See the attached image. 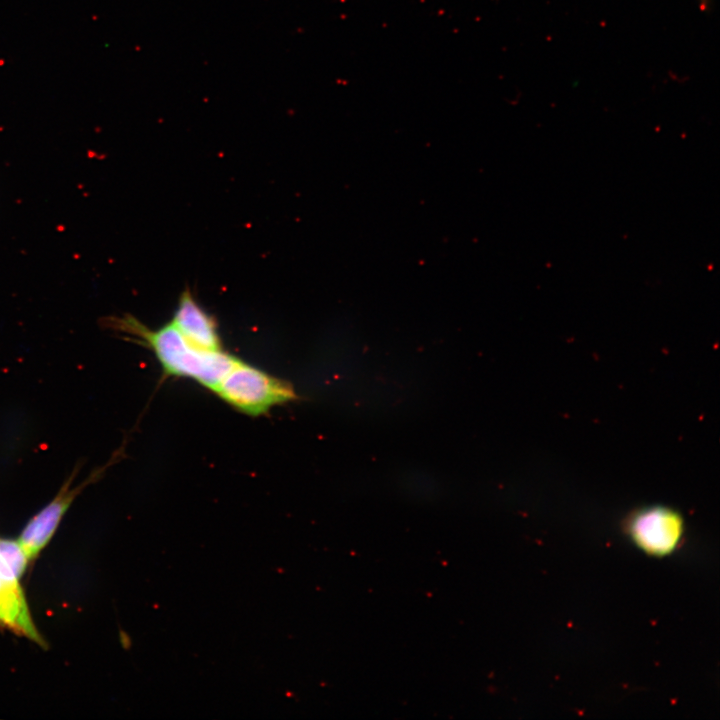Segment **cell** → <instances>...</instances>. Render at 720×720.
Returning <instances> with one entry per match:
<instances>
[{"instance_id":"cell-5","label":"cell","mask_w":720,"mask_h":720,"mask_svg":"<svg viewBox=\"0 0 720 720\" xmlns=\"http://www.w3.org/2000/svg\"><path fill=\"white\" fill-rule=\"evenodd\" d=\"M0 627L24 636L40 646H46L32 620L23 589L19 584V578L1 556Z\"/></svg>"},{"instance_id":"cell-3","label":"cell","mask_w":720,"mask_h":720,"mask_svg":"<svg viewBox=\"0 0 720 720\" xmlns=\"http://www.w3.org/2000/svg\"><path fill=\"white\" fill-rule=\"evenodd\" d=\"M102 472L103 469L94 471L81 484L72 486L77 474V470H74L56 496L29 520L18 539L29 561L35 559L48 544L74 499L86 486L96 481Z\"/></svg>"},{"instance_id":"cell-8","label":"cell","mask_w":720,"mask_h":720,"mask_svg":"<svg viewBox=\"0 0 720 720\" xmlns=\"http://www.w3.org/2000/svg\"><path fill=\"white\" fill-rule=\"evenodd\" d=\"M701 2H702V5H703V6H706L707 0H701Z\"/></svg>"},{"instance_id":"cell-6","label":"cell","mask_w":720,"mask_h":720,"mask_svg":"<svg viewBox=\"0 0 720 720\" xmlns=\"http://www.w3.org/2000/svg\"><path fill=\"white\" fill-rule=\"evenodd\" d=\"M171 323L193 346L205 350L222 349L215 321L201 308L189 290L181 294Z\"/></svg>"},{"instance_id":"cell-2","label":"cell","mask_w":720,"mask_h":720,"mask_svg":"<svg viewBox=\"0 0 720 720\" xmlns=\"http://www.w3.org/2000/svg\"><path fill=\"white\" fill-rule=\"evenodd\" d=\"M233 408L250 416L297 399L292 385L241 360L215 393Z\"/></svg>"},{"instance_id":"cell-7","label":"cell","mask_w":720,"mask_h":720,"mask_svg":"<svg viewBox=\"0 0 720 720\" xmlns=\"http://www.w3.org/2000/svg\"><path fill=\"white\" fill-rule=\"evenodd\" d=\"M0 556L20 579L26 570L29 559L18 540L0 539Z\"/></svg>"},{"instance_id":"cell-1","label":"cell","mask_w":720,"mask_h":720,"mask_svg":"<svg viewBox=\"0 0 720 720\" xmlns=\"http://www.w3.org/2000/svg\"><path fill=\"white\" fill-rule=\"evenodd\" d=\"M109 321L115 329L149 347L167 375L191 378L214 393L241 361L222 349L205 350L193 346L171 322L151 330L130 315Z\"/></svg>"},{"instance_id":"cell-4","label":"cell","mask_w":720,"mask_h":720,"mask_svg":"<svg viewBox=\"0 0 720 720\" xmlns=\"http://www.w3.org/2000/svg\"><path fill=\"white\" fill-rule=\"evenodd\" d=\"M634 541L654 555L671 552L682 534V520L670 509L651 507L638 512L630 523Z\"/></svg>"}]
</instances>
